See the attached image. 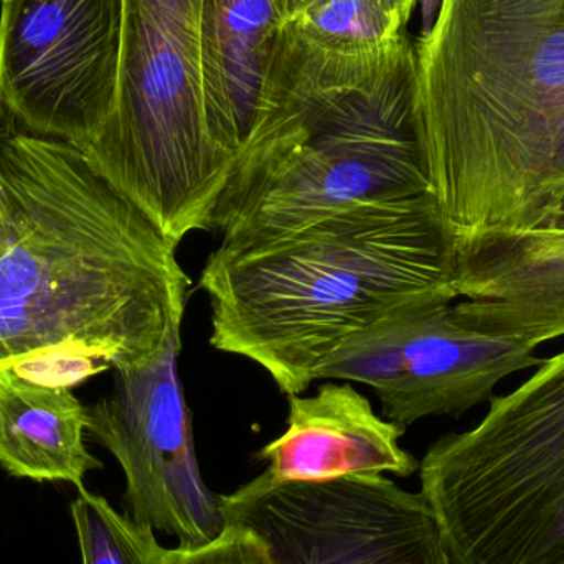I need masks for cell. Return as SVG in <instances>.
<instances>
[{"label":"cell","mask_w":564,"mask_h":564,"mask_svg":"<svg viewBox=\"0 0 564 564\" xmlns=\"http://www.w3.org/2000/svg\"><path fill=\"white\" fill-rule=\"evenodd\" d=\"M178 245L75 145L0 122V368L73 388L182 330Z\"/></svg>","instance_id":"cell-1"},{"label":"cell","mask_w":564,"mask_h":564,"mask_svg":"<svg viewBox=\"0 0 564 564\" xmlns=\"http://www.w3.org/2000/svg\"><path fill=\"white\" fill-rule=\"evenodd\" d=\"M288 430L258 451L268 469L251 480L260 489L348 476L420 473V460L400 446L404 427L375 413L348 381L321 384L312 397H288Z\"/></svg>","instance_id":"cell-12"},{"label":"cell","mask_w":564,"mask_h":564,"mask_svg":"<svg viewBox=\"0 0 564 564\" xmlns=\"http://www.w3.org/2000/svg\"><path fill=\"white\" fill-rule=\"evenodd\" d=\"M456 564H564V350L420 464Z\"/></svg>","instance_id":"cell-6"},{"label":"cell","mask_w":564,"mask_h":564,"mask_svg":"<svg viewBox=\"0 0 564 564\" xmlns=\"http://www.w3.org/2000/svg\"><path fill=\"white\" fill-rule=\"evenodd\" d=\"M545 230L564 231V192L562 197H560L558 204H556L555 210H553L552 218H550Z\"/></svg>","instance_id":"cell-19"},{"label":"cell","mask_w":564,"mask_h":564,"mask_svg":"<svg viewBox=\"0 0 564 564\" xmlns=\"http://www.w3.org/2000/svg\"><path fill=\"white\" fill-rule=\"evenodd\" d=\"M82 564H159L162 549L154 530L119 513L98 494L79 489L69 503Z\"/></svg>","instance_id":"cell-16"},{"label":"cell","mask_w":564,"mask_h":564,"mask_svg":"<svg viewBox=\"0 0 564 564\" xmlns=\"http://www.w3.org/2000/svg\"><path fill=\"white\" fill-rule=\"evenodd\" d=\"M453 304L411 308L355 335L318 381L367 384L383 417L406 430L424 417L463 416L492 398L500 381L542 364L536 345L477 330Z\"/></svg>","instance_id":"cell-9"},{"label":"cell","mask_w":564,"mask_h":564,"mask_svg":"<svg viewBox=\"0 0 564 564\" xmlns=\"http://www.w3.org/2000/svg\"><path fill=\"white\" fill-rule=\"evenodd\" d=\"M454 270L453 241L427 194L220 243L198 288L210 297L212 347L260 365L291 397L355 335L411 308L453 304Z\"/></svg>","instance_id":"cell-3"},{"label":"cell","mask_w":564,"mask_h":564,"mask_svg":"<svg viewBox=\"0 0 564 564\" xmlns=\"http://www.w3.org/2000/svg\"><path fill=\"white\" fill-rule=\"evenodd\" d=\"M297 2H301V0H297ZM373 2L378 3L381 9L387 10L391 15L398 17L404 25H408V20H410L416 0H373Z\"/></svg>","instance_id":"cell-18"},{"label":"cell","mask_w":564,"mask_h":564,"mask_svg":"<svg viewBox=\"0 0 564 564\" xmlns=\"http://www.w3.org/2000/svg\"><path fill=\"white\" fill-rule=\"evenodd\" d=\"M88 408L69 388L50 387L0 368V467L12 477L83 487L102 469L85 444Z\"/></svg>","instance_id":"cell-14"},{"label":"cell","mask_w":564,"mask_h":564,"mask_svg":"<svg viewBox=\"0 0 564 564\" xmlns=\"http://www.w3.org/2000/svg\"><path fill=\"white\" fill-rule=\"evenodd\" d=\"M295 0H202L205 111L212 138L234 161L257 121L268 66Z\"/></svg>","instance_id":"cell-13"},{"label":"cell","mask_w":564,"mask_h":564,"mask_svg":"<svg viewBox=\"0 0 564 564\" xmlns=\"http://www.w3.org/2000/svg\"><path fill=\"white\" fill-rule=\"evenodd\" d=\"M295 3H297V0H295Z\"/></svg>","instance_id":"cell-21"},{"label":"cell","mask_w":564,"mask_h":564,"mask_svg":"<svg viewBox=\"0 0 564 564\" xmlns=\"http://www.w3.org/2000/svg\"><path fill=\"white\" fill-rule=\"evenodd\" d=\"M122 0H2L0 115L86 151L115 109Z\"/></svg>","instance_id":"cell-7"},{"label":"cell","mask_w":564,"mask_h":564,"mask_svg":"<svg viewBox=\"0 0 564 564\" xmlns=\"http://www.w3.org/2000/svg\"><path fill=\"white\" fill-rule=\"evenodd\" d=\"M414 50L417 145L453 248L545 230L564 192V0H441Z\"/></svg>","instance_id":"cell-2"},{"label":"cell","mask_w":564,"mask_h":564,"mask_svg":"<svg viewBox=\"0 0 564 564\" xmlns=\"http://www.w3.org/2000/svg\"><path fill=\"white\" fill-rule=\"evenodd\" d=\"M441 0H424V30L423 33L430 32L436 19L437 10H440Z\"/></svg>","instance_id":"cell-20"},{"label":"cell","mask_w":564,"mask_h":564,"mask_svg":"<svg viewBox=\"0 0 564 564\" xmlns=\"http://www.w3.org/2000/svg\"><path fill=\"white\" fill-rule=\"evenodd\" d=\"M159 564H276L267 542L250 527L227 522L224 532L195 549H164Z\"/></svg>","instance_id":"cell-17"},{"label":"cell","mask_w":564,"mask_h":564,"mask_svg":"<svg viewBox=\"0 0 564 564\" xmlns=\"http://www.w3.org/2000/svg\"><path fill=\"white\" fill-rule=\"evenodd\" d=\"M410 36L364 55L327 52L284 23L257 121L212 231L261 240L364 205L430 194L414 124Z\"/></svg>","instance_id":"cell-4"},{"label":"cell","mask_w":564,"mask_h":564,"mask_svg":"<svg viewBox=\"0 0 564 564\" xmlns=\"http://www.w3.org/2000/svg\"><path fill=\"white\" fill-rule=\"evenodd\" d=\"M289 23L317 48L344 55L378 52L406 35V25L373 0H301Z\"/></svg>","instance_id":"cell-15"},{"label":"cell","mask_w":564,"mask_h":564,"mask_svg":"<svg viewBox=\"0 0 564 564\" xmlns=\"http://www.w3.org/2000/svg\"><path fill=\"white\" fill-rule=\"evenodd\" d=\"M227 522L250 527L276 564H456L433 510L381 474L221 496Z\"/></svg>","instance_id":"cell-8"},{"label":"cell","mask_w":564,"mask_h":564,"mask_svg":"<svg viewBox=\"0 0 564 564\" xmlns=\"http://www.w3.org/2000/svg\"><path fill=\"white\" fill-rule=\"evenodd\" d=\"M460 321L539 345L564 335V231H503L454 247Z\"/></svg>","instance_id":"cell-11"},{"label":"cell","mask_w":564,"mask_h":564,"mask_svg":"<svg viewBox=\"0 0 564 564\" xmlns=\"http://www.w3.org/2000/svg\"><path fill=\"white\" fill-rule=\"evenodd\" d=\"M181 348L177 330L151 364L116 371L111 393L88 408V431L122 467L129 516L195 549L224 532L227 516L198 469Z\"/></svg>","instance_id":"cell-10"},{"label":"cell","mask_w":564,"mask_h":564,"mask_svg":"<svg viewBox=\"0 0 564 564\" xmlns=\"http://www.w3.org/2000/svg\"><path fill=\"white\" fill-rule=\"evenodd\" d=\"M202 0H122L111 118L83 154L165 237L212 231L234 161L205 111Z\"/></svg>","instance_id":"cell-5"}]
</instances>
